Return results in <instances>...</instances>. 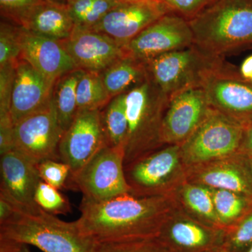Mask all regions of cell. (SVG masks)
<instances>
[{"instance_id": "cell-13", "label": "cell", "mask_w": 252, "mask_h": 252, "mask_svg": "<svg viewBox=\"0 0 252 252\" xmlns=\"http://www.w3.org/2000/svg\"><path fill=\"white\" fill-rule=\"evenodd\" d=\"M106 145L100 110L81 111L63 134L59 147L60 160L69 165L72 176Z\"/></svg>"}, {"instance_id": "cell-25", "label": "cell", "mask_w": 252, "mask_h": 252, "mask_svg": "<svg viewBox=\"0 0 252 252\" xmlns=\"http://www.w3.org/2000/svg\"><path fill=\"white\" fill-rule=\"evenodd\" d=\"M210 189L219 221L223 229L230 228L252 211L250 197L225 189Z\"/></svg>"}, {"instance_id": "cell-11", "label": "cell", "mask_w": 252, "mask_h": 252, "mask_svg": "<svg viewBox=\"0 0 252 252\" xmlns=\"http://www.w3.org/2000/svg\"><path fill=\"white\" fill-rule=\"evenodd\" d=\"M194 44L189 21L170 13L141 32L126 46L127 54L145 63L160 55L187 49Z\"/></svg>"}, {"instance_id": "cell-14", "label": "cell", "mask_w": 252, "mask_h": 252, "mask_svg": "<svg viewBox=\"0 0 252 252\" xmlns=\"http://www.w3.org/2000/svg\"><path fill=\"white\" fill-rule=\"evenodd\" d=\"M170 13L161 0L122 1L90 30L107 34L126 48L141 32Z\"/></svg>"}, {"instance_id": "cell-27", "label": "cell", "mask_w": 252, "mask_h": 252, "mask_svg": "<svg viewBox=\"0 0 252 252\" xmlns=\"http://www.w3.org/2000/svg\"><path fill=\"white\" fill-rule=\"evenodd\" d=\"M120 2L119 0H67L66 6L74 28L92 29Z\"/></svg>"}, {"instance_id": "cell-12", "label": "cell", "mask_w": 252, "mask_h": 252, "mask_svg": "<svg viewBox=\"0 0 252 252\" xmlns=\"http://www.w3.org/2000/svg\"><path fill=\"white\" fill-rule=\"evenodd\" d=\"M225 230L203 224L176 207L157 238L169 252H220Z\"/></svg>"}, {"instance_id": "cell-22", "label": "cell", "mask_w": 252, "mask_h": 252, "mask_svg": "<svg viewBox=\"0 0 252 252\" xmlns=\"http://www.w3.org/2000/svg\"><path fill=\"white\" fill-rule=\"evenodd\" d=\"M173 196L177 207L189 217L208 226L222 228L209 187L187 181Z\"/></svg>"}, {"instance_id": "cell-16", "label": "cell", "mask_w": 252, "mask_h": 252, "mask_svg": "<svg viewBox=\"0 0 252 252\" xmlns=\"http://www.w3.org/2000/svg\"><path fill=\"white\" fill-rule=\"evenodd\" d=\"M78 69L101 72L127 54L126 48L110 36L90 29H78L61 41Z\"/></svg>"}, {"instance_id": "cell-38", "label": "cell", "mask_w": 252, "mask_h": 252, "mask_svg": "<svg viewBox=\"0 0 252 252\" xmlns=\"http://www.w3.org/2000/svg\"><path fill=\"white\" fill-rule=\"evenodd\" d=\"M16 205L9 198L0 195V223L9 220L14 215Z\"/></svg>"}, {"instance_id": "cell-43", "label": "cell", "mask_w": 252, "mask_h": 252, "mask_svg": "<svg viewBox=\"0 0 252 252\" xmlns=\"http://www.w3.org/2000/svg\"><path fill=\"white\" fill-rule=\"evenodd\" d=\"M120 1H141V0H119Z\"/></svg>"}, {"instance_id": "cell-24", "label": "cell", "mask_w": 252, "mask_h": 252, "mask_svg": "<svg viewBox=\"0 0 252 252\" xmlns=\"http://www.w3.org/2000/svg\"><path fill=\"white\" fill-rule=\"evenodd\" d=\"M84 72L83 69H74L60 77L54 84L52 102L64 132L74 122L78 113L77 86Z\"/></svg>"}, {"instance_id": "cell-33", "label": "cell", "mask_w": 252, "mask_h": 252, "mask_svg": "<svg viewBox=\"0 0 252 252\" xmlns=\"http://www.w3.org/2000/svg\"><path fill=\"white\" fill-rule=\"evenodd\" d=\"M43 182L61 190L67 187L71 176L70 167L61 160H46L37 164Z\"/></svg>"}, {"instance_id": "cell-5", "label": "cell", "mask_w": 252, "mask_h": 252, "mask_svg": "<svg viewBox=\"0 0 252 252\" xmlns=\"http://www.w3.org/2000/svg\"><path fill=\"white\" fill-rule=\"evenodd\" d=\"M224 59L205 54L196 46L157 56L144 63L147 79L170 98L190 88L201 87L209 72Z\"/></svg>"}, {"instance_id": "cell-44", "label": "cell", "mask_w": 252, "mask_h": 252, "mask_svg": "<svg viewBox=\"0 0 252 252\" xmlns=\"http://www.w3.org/2000/svg\"><path fill=\"white\" fill-rule=\"evenodd\" d=\"M249 159H250V165H251L252 169V156H251V157H249Z\"/></svg>"}, {"instance_id": "cell-42", "label": "cell", "mask_w": 252, "mask_h": 252, "mask_svg": "<svg viewBox=\"0 0 252 252\" xmlns=\"http://www.w3.org/2000/svg\"><path fill=\"white\" fill-rule=\"evenodd\" d=\"M49 1H55V2L61 3V4H65L67 0H49Z\"/></svg>"}, {"instance_id": "cell-7", "label": "cell", "mask_w": 252, "mask_h": 252, "mask_svg": "<svg viewBox=\"0 0 252 252\" xmlns=\"http://www.w3.org/2000/svg\"><path fill=\"white\" fill-rule=\"evenodd\" d=\"M67 186L83 194L82 200L102 202L130 193L125 175L124 147L106 145L71 176Z\"/></svg>"}, {"instance_id": "cell-8", "label": "cell", "mask_w": 252, "mask_h": 252, "mask_svg": "<svg viewBox=\"0 0 252 252\" xmlns=\"http://www.w3.org/2000/svg\"><path fill=\"white\" fill-rule=\"evenodd\" d=\"M244 130L243 126L212 108L198 128L180 145L186 167L238 153Z\"/></svg>"}, {"instance_id": "cell-9", "label": "cell", "mask_w": 252, "mask_h": 252, "mask_svg": "<svg viewBox=\"0 0 252 252\" xmlns=\"http://www.w3.org/2000/svg\"><path fill=\"white\" fill-rule=\"evenodd\" d=\"M210 107L246 127L252 123V81L227 62L209 72L201 85Z\"/></svg>"}, {"instance_id": "cell-35", "label": "cell", "mask_w": 252, "mask_h": 252, "mask_svg": "<svg viewBox=\"0 0 252 252\" xmlns=\"http://www.w3.org/2000/svg\"><path fill=\"white\" fill-rule=\"evenodd\" d=\"M172 13L185 18L187 21L200 14L217 0H161Z\"/></svg>"}, {"instance_id": "cell-36", "label": "cell", "mask_w": 252, "mask_h": 252, "mask_svg": "<svg viewBox=\"0 0 252 252\" xmlns=\"http://www.w3.org/2000/svg\"><path fill=\"white\" fill-rule=\"evenodd\" d=\"M45 0H0L1 17L16 24L20 18Z\"/></svg>"}, {"instance_id": "cell-10", "label": "cell", "mask_w": 252, "mask_h": 252, "mask_svg": "<svg viewBox=\"0 0 252 252\" xmlns=\"http://www.w3.org/2000/svg\"><path fill=\"white\" fill-rule=\"evenodd\" d=\"M63 134L51 99L14 126V149L36 164L60 160L59 147Z\"/></svg>"}, {"instance_id": "cell-21", "label": "cell", "mask_w": 252, "mask_h": 252, "mask_svg": "<svg viewBox=\"0 0 252 252\" xmlns=\"http://www.w3.org/2000/svg\"><path fill=\"white\" fill-rule=\"evenodd\" d=\"M16 25L34 34L60 41L67 39L74 30L66 4L49 0L28 11Z\"/></svg>"}, {"instance_id": "cell-4", "label": "cell", "mask_w": 252, "mask_h": 252, "mask_svg": "<svg viewBox=\"0 0 252 252\" xmlns=\"http://www.w3.org/2000/svg\"><path fill=\"white\" fill-rule=\"evenodd\" d=\"M169 97L149 79L126 94L128 132L124 165H130L163 147L162 127Z\"/></svg>"}, {"instance_id": "cell-40", "label": "cell", "mask_w": 252, "mask_h": 252, "mask_svg": "<svg viewBox=\"0 0 252 252\" xmlns=\"http://www.w3.org/2000/svg\"><path fill=\"white\" fill-rule=\"evenodd\" d=\"M239 153L251 157L252 156V123L244 130L243 140L240 144Z\"/></svg>"}, {"instance_id": "cell-29", "label": "cell", "mask_w": 252, "mask_h": 252, "mask_svg": "<svg viewBox=\"0 0 252 252\" xmlns=\"http://www.w3.org/2000/svg\"><path fill=\"white\" fill-rule=\"evenodd\" d=\"M252 246V210L225 230L220 252H246Z\"/></svg>"}, {"instance_id": "cell-30", "label": "cell", "mask_w": 252, "mask_h": 252, "mask_svg": "<svg viewBox=\"0 0 252 252\" xmlns=\"http://www.w3.org/2000/svg\"><path fill=\"white\" fill-rule=\"evenodd\" d=\"M34 202L41 209L51 215H67L72 210L68 199L59 189L41 180L36 187Z\"/></svg>"}, {"instance_id": "cell-37", "label": "cell", "mask_w": 252, "mask_h": 252, "mask_svg": "<svg viewBox=\"0 0 252 252\" xmlns=\"http://www.w3.org/2000/svg\"><path fill=\"white\" fill-rule=\"evenodd\" d=\"M14 124L11 114L0 115V154L13 150L14 147Z\"/></svg>"}, {"instance_id": "cell-1", "label": "cell", "mask_w": 252, "mask_h": 252, "mask_svg": "<svg viewBox=\"0 0 252 252\" xmlns=\"http://www.w3.org/2000/svg\"><path fill=\"white\" fill-rule=\"evenodd\" d=\"M176 207L173 195L127 193L102 202L82 200L77 222L82 234L95 243L155 238Z\"/></svg>"}, {"instance_id": "cell-3", "label": "cell", "mask_w": 252, "mask_h": 252, "mask_svg": "<svg viewBox=\"0 0 252 252\" xmlns=\"http://www.w3.org/2000/svg\"><path fill=\"white\" fill-rule=\"evenodd\" d=\"M0 238L33 245L43 252H94L95 243L82 234L77 220L64 221L38 205H16L14 215L0 223Z\"/></svg>"}, {"instance_id": "cell-23", "label": "cell", "mask_w": 252, "mask_h": 252, "mask_svg": "<svg viewBox=\"0 0 252 252\" xmlns=\"http://www.w3.org/2000/svg\"><path fill=\"white\" fill-rule=\"evenodd\" d=\"M110 97L126 94L147 79L145 64L127 54L100 72Z\"/></svg>"}, {"instance_id": "cell-31", "label": "cell", "mask_w": 252, "mask_h": 252, "mask_svg": "<svg viewBox=\"0 0 252 252\" xmlns=\"http://www.w3.org/2000/svg\"><path fill=\"white\" fill-rule=\"evenodd\" d=\"M94 252H169L155 238L94 243Z\"/></svg>"}, {"instance_id": "cell-46", "label": "cell", "mask_w": 252, "mask_h": 252, "mask_svg": "<svg viewBox=\"0 0 252 252\" xmlns=\"http://www.w3.org/2000/svg\"><path fill=\"white\" fill-rule=\"evenodd\" d=\"M251 81H252V80H251Z\"/></svg>"}, {"instance_id": "cell-15", "label": "cell", "mask_w": 252, "mask_h": 252, "mask_svg": "<svg viewBox=\"0 0 252 252\" xmlns=\"http://www.w3.org/2000/svg\"><path fill=\"white\" fill-rule=\"evenodd\" d=\"M212 107L202 87L190 88L169 99L162 127L164 145H181L207 117Z\"/></svg>"}, {"instance_id": "cell-41", "label": "cell", "mask_w": 252, "mask_h": 252, "mask_svg": "<svg viewBox=\"0 0 252 252\" xmlns=\"http://www.w3.org/2000/svg\"><path fill=\"white\" fill-rule=\"evenodd\" d=\"M240 74L245 79L252 80V56L244 61L240 69Z\"/></svg>"}, {"instance_id": "cell-28", "label": "cell", "mask_w": 252, "mask_h": 252, "mask_svg": "<svg viewBox=\"0 0 252 252\" xmlns=\"http://www.w3.org/2000/svg\"><path fill=\"white\" fill-rule=\"evenodd\" d=\"M78 112L104 108L112 97L109 95L100 72L84 71L77 86Z\"/></svg>"}, {"instance_id": "cell-19", "label": "cell", "mask_w": 252, "mask_h": 252, "mask_svg": "<svg viewBox=\"0 0 252 252\" xmlns=\"http://www.w3.org/2000/svg\"><path fill=\"white\" fill-rule=\"evenodd\" d=\"M0 171V195L18 207L37 205L34 202V194L41 180L37 164L13 149L1 155Z\"/></svg>"}, {"instance_id": "cell-26", "label": "cell", "mask_w": 252, "mask_h": 252, "mask_svg": "<svg viewBox=\"0 0 252 252\" xmlns=\"http://www.w3.org/2000/svg\"><path fill=\"white\" fill-rule=\"evenodd\" d=\"M100 112L107 145L124 147L128 132L126 94L113 97Z\"/></svg>"}, {"instance_id": "cell-20", "label": "cell", "mask_w": 252, "mask_h": 252, "mask_svg": "<svg viewBox=\"0 0 252 252\" xmlns=\"http://www.w3.org/2000/svg\"><path fill=\"white\" fill-rule=\"evenodd\" d=\"M54 84L27 61L21 58L18 60L11 102V116L14 126L51 102Z\"/></svg>"}, {"instance_id": "cell-34", "label": "cell", "mask_w": 252, "mask_h": 252, "mask_svg": "<svg viewBox=\"0 0 252 252\" xmlns=\"http://www.w3.org/2000/svg\"><path fill=\"white\" fill-rule=\"evenodd\" d=\"M16 64L0 67V115L11 114V96L16 77Z\"/></svg>"}, {"instance_id": "cell-2", "label": "cell", "mask_w": 252, "mask_h": 252, "mask_svg": "<svg viewBox=\"0 0 252 252\" xmlns=\"http://www.w3.org/2000/svg\"><path fill=\"white\" fill-rule=\"evenodd\" d=\"M189 23L194 45L210 56L224 59L252 47V0H217Z\"/></svg>"}, {"instance_id": "cell-6", "label": "cell", "mask_w": 252, "mask_h": 252, "mask_svg": "<svg viewBox=\"0 0 252 252\" xmlns=\"http://www.w3.org/2000/svg\"><path fill=\"white\" fill-rule=\"evenodd\" d=\"M130 193L136 196L173 195L187 181L180 145H164L125 166Z\"/></svg>"}, {"instance_id": "cell-45", "label": "cell", "mask_w": 252, "mask_h": 252, "mask_svg": "<svg viewBox=\"0 0 252 252\" xmlns=\"http://www.w3.org/2000/svg\"><path fill=\"white\" fill-rule=\"evenodd\" d=\"M246 252H252V246Z\"/></svg>"}, {"instance_id": "cell-32", "label": "cell", "mask_w": 252, "mask_h": 252, "mask_svg": "<svg viewBox=\"0 0 252 252\" xmlns=\"http://www.w3.org/2000/svg\"><path fill=\"white\" fill-rule=\"evenodd\" d=\"M19 27L1 21L0 24V67L15 64L21 59Z\"/></svg>"}, {"instance_id": "cell-17", "label": "cell", "mask_w": 252, "mask_h": 252, "mask_svg": "<svg viewBox=\"0 0 252 252\" xmlns=\"http://www.w3.org/2000/svg\"><path fill=\"white\" fill-rule=\"evenodd\" d=\"M187 181L225 189L252 198V169L249 157L240 153L187 168Z\"/></svg>"}, {"instance_id": "cell-39", "label": "cell", "mask_w": 252, "mask_h": 252, "mask_svg": "<svg viewBox=\"0 0 252 252\" xmlns=\"http://www.w3.org/2000/svg\"><path fill=\"white\" fill-rule=\"evenodd\" d=\"M0 252H31L26 244L0 238Z\"/></svg>"}, {"instance_id": "cell-18", "label": "cell", "mask_w": 252, "mask_h": 252, "mask_svg": "<svg viewBox=\"0 0 252 252\" xmlns=\"http://www.w3.org/2000/svg\"><path fill=\"white\" fill-rule=\"evenodd\" d=\"M18 27L21 59L50 82L55 84L64 74L78 69L61 41Z\"/></svg>"}]
</instances>
